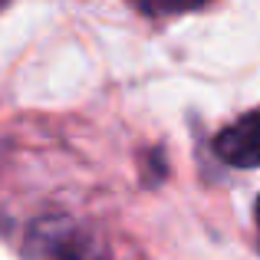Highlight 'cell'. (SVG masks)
<instances>
[{"instance_id": "6da1fadb", "label": "cell", "mask_w": 260, "mask_h": 260, "mask_svg": "<svg viewBox=\"0 0 260 260\" xmlns=\"http://www.w3.org/2000/svg\"><path fill=\"white\" fill-rule=\"evenodd\" d=\"M214 152L234 168H260V109L241 115L214 139Z\"/></svg>"}, {"instance_id": "7a4b0ae2", "label": "cell", "mask_w": 260, "mask_h": 260, "mask_svg": "<svg viewBox=\"0 0 260 260\" xmlns=\"http://www.w3.org/2000/svg\"><path fill=\"white\" fill-rule=\"evenodd\" d=\"M43 241V257L50 260H109L99 241H92L89 234L76 228H53V231H40Z\"/></svg>"}, {"instance_id": "3957f363", "label": "cell", "mask_w": 260, "mask_h": 260, "mask_svg": "<svg viewBox=\"0 0 260 260\" xmlns=\"http://www.w3.org/2000/svg\"><path fill=\"white\" fill-rule=\"evenodd\" d=\"M204 0H152L155 10H188V7H198Z\"/></svg>"}, {"instance_id": "277c9868", "label": "cell", "mask_w": 260, "mask_h": 260, "mask_svg": "<svg viewBox=\"0 0 260 260\" xmlns=\"http://www.w3.org/2000/svg\"><path fill=\"white\" fill-rule=\"evenodd\" d=\"M254 214H257V224H260V198H257V211H254Z\"/></svg>"}]
</instances>
